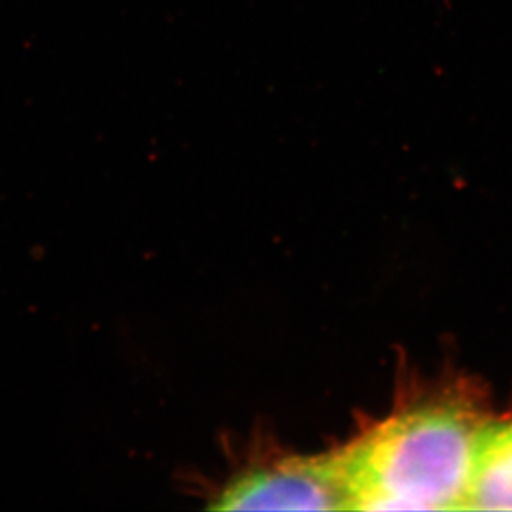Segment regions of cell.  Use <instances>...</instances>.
<instances>
[{
  "instance_id": "3957f363",
  "label": "cell",
  "mask_w": 512,
  "mask_h": 512,
  "mask_svg": "<svg viewBox=\"0 0 512 512\" xmlns=\"http://www.w3.org/2000/svg\"><path fill=\"white\" fill-rule=\"evenodd\" d=\"M463 511H512V420L484 426Z\"/></svg>"
},
{
  "instance_id": "7a4b0ae2",
  "label": "cell",
  "mask_w": 512,
  "mask_h": 512,
  "mask_svg": "<svg viewBox=\"0 0 512 512\" xmlns=\"http://www.w3.org/2000/svg\"><path fill=\"white\" fill-rule=\"evenodd\" d=\"M214 511H347L339 461L287 456L232 474L213 498Z\"/></svg>"
},
{
  "instance_id": "6da1fadb",
  "label": "cell",
  "mask_w": 512,
  "mask_h": 512,
  "mask_svg": "<svg viewBox=\"0 0 512 512\" xmlns=\"http://www.w3.org/2000/svg\"><path fill=\"white\" fill-rule=\"evenodd\" d=\"M489 418L473 395L436 393L335 451L347 511H459Z\"/></svg>"
}]
</instances>
